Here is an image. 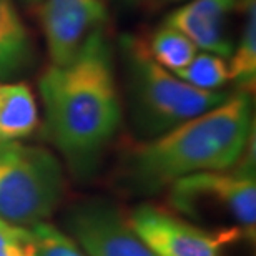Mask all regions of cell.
Listing matches in <instances>:
<instances>
[{
    "label": "cell",
    "instance_id": "9a60e30c",
    "mask_svg": "<svg viewBox=\"0 0 256 256\" xmlns=\"http://www.w3.org/2000/svg\"><path fill=\"white\" fill-rule=\"evenodd\" d=\"M32 256H86L75 240L47 222L27 226Z\"/></svg>",
    "mask_w": 256,
    "mask_h": 256
},
{
    "label": "cell",
    "instance_id": "9c48e42d",
    "mask_svg": "<svg viewBox=\"0 0 256 256\" xmlns=\"http://www.w3.org/2000/svg\"><path fill=\"white\" fill-rule=\"evenodd\" d=\"M234 5L236 0H190L173 10L166 24L180 30L196 48L228 58L234 45L224 34V24Z\"/></svg>",
    "mask_w": 256,
    "mask_h": 256
},
{
    "label": "cell",
    "instance_id": "4fadbf2b",
    "mask_svg": "<svg viewBox=\"0 0 256 256\" xmlns=\"http://www.w3.org/2000/svg\"><path fill=\"white\" fill-rule=\"evenodd\" d=\"M146 48L156 64L170 72L183 68L196 54V47L192 40L166 22L152 34Z\"/></svg>",
    "mask_w": 256,
    "mask_h": 256
},
{
    "label": "cell",
    "instance_id": "7c38bea8",
    "mask_svg": "<svg viewBox=\"0 0 256 256\" xmlns=\"http://www.w3.org/2000/svg\"><path fill=\"white\" fill-rule=\"evenodd\" d=\"M228 64L230 80L246 94L256 84V5L254 0H243V27L236 47H233Z\"/></svg>",
    "mask_w": 256,
    "mask_h": 256
},
{
    "label": "cell",
    "instance_id": "2e32d148",
    "mask_svg": "<svg viewBox=\"0 0 256 256\" xmlns=\"http://www.w3.org/2000/svg\"><path fill=\"white\" fill-rule=\"evenodd\" d=\"M0 256H32L27 226L0 218Z\"/></svg>",
    "mask_w": 256,
    "mask_h": 256
},
{
    "label": "cell",
    "instance_id": "52a82bcc",
    "mask_svg": "<svg viewBox=\"0 0 256 256\" xmlns=\"http://www.w3.org/2000/svg\"><path fill=\"white\" fill-rule=\"evenodd\" d=\"M128 220L156 256H218L222 244L232 242L153 204L138 206Z\"/></svg>",
    "mask_w": 256,
    "mask_h": 256
},
{
    "label": "cell",
    "instance_id": "ba28073f",
    "mask_svg": "<svg viewBox=\"0 0 256 256\" xmlns=\"http://www.w3.org/2000/svg\"><path fill=\"white\" fill-rule=\"evenodd\" d=\"M105 18L102 0H45L42 27L54 65L68 64Z\"/></svg>",
    "mask_w": 256,
    "mask_h": 256
},
{
    "label": "cell",
    "instance_id": "d6986e66",
    "mask_svg": "<svg viewBox=\"0 0 256 256\" xmlns=\"http://www.w3.org/2000/svg\"><path fill=\"white\" fill-rule=\"evenodd\" d=\"M172 2H180V0H172Z\"/></svg>",
    "mask_w": 256,
    "mask_h": 256
},
{
    "label": "cell",
    "instance_id": "e0dca14e",
    "mask_svg": "<svg viewBox=\"0 0 256 256\" xmlns=\"http://www.w3.org/2000/svg\"><path fill=\"white\" fill-rule=\"evenodd\" d=\"M7 143L8 142H5V140H2V138H0V152H2L5 146H7Z\"/></svg>",
    "mask_w": 256,
    "mask_h": 256
},
{
    "label": "cell",
    "instance_id": "5bb4252c",
    "mask_svg": "<svg viewBox=\"0 0 256 256\" xmlns=\"http://www.w3.org/2000/svg\"><path fill=\"white\" fill-rule=\"evenodd\" d=\"M173 74L188 85L202 90H220L230 82L226 60L210 52L194 54L188 65Z\"/></svg>",
    "mask_w": 256,
    "mask_h": 256
},
{
    "label": "cell",
    "instance_id": "ffe728a7",
    "mask_svg": "<svg viewBox=\"0 0 256 256\" xmlns=\"http://www.w3.org/2000/svg\"><path fill=\"white\" fill-rule=\"evenodd\" d=\"M130 2H136V0H130Z\"/></svg>",
    "mask_w": 256,
    "mask_h": 256
},
{
    "label": "cell",
    "instance_id": "7a4b0ae2",
    "mask_svg": "<svg viewBox=\"0 0 256 256\" xmlns=\"http://www.w3.org/2000/svg\"><path fill=\"white\" fill-rule=\"evenodd\" d=\"M253 135L250 94L240 92L136 145L124 158L122 173L130 190L156 193L192 173L233 168Z\"/></svg>",
    "mask_w": 256,
    "mask_h": 256
},
{
    "label": "cell",
    "instance_id": "5b68a950",
    "mask_svg": "<svg viewBox=\"0 0 256 256\" xmlns=\"http://www.w3.org/2000/svg\"><path fill=\"white\" fill-rule=\"evenodd\" d=\"M60 162L42 146L8 142L0 152V218L28 226L45 222L62 202Z\"/></svg>",
    "mask_w": 256,
    "mask_h": 256
},
{
    "label": "cell",
    "instance_id": "8fae6325",
    "mask_svg": "<svg viewBox=\"0 0 256 256\" xmlns=\"http://www.w3.org/2000/svg\"><path fill=\"white\" fill-rule=\"evenodd\" d=\"M38 124V110L32 88L24 82H0V138L17 142L28 136Z\"/></svg>",
    "mask_w": 256,
    "mask_h": 256
},
{
    "label": "cell",
    "instance_id": "30bf717a",
    "mask_svg": "<svg viewBox=\"0 0 256 256\" xmlns=\"http://www.w3.org/2000/svg\"><path fill=\"white\" fill-rule=\"evenodd\" d=\"M32 62V38L15 2L0 0V82L24 74Z\"/></svg>",
    "mask_w": 256,
    "mask_h": 256
},
{
    "label": "cell",
    "instance_id": "277c9868",
    "mask_svg": "<svg viewBox=\"0 0 256 256\" xmlns=\"http://www.w3.org/2000/svg\"><path fill=\"white\" fill-rule=\"evenodd\" d=\"M250 143L238 168L198 172L178 178L168 192V203L182 218L223 234L232 242L254 238L256 182L254 156H248Z\"/></svg>",
    "mask_w": 256,
    "mask_h": 256
},
{
    "label": "cell",
    "instance_id": "8992f818",
    "mask_svg": "<svg viewBox=\"0 0 256 256\" xmlns=\"http://www.w3.org/2000/svg\"><path fill=\"white\" fill-rule=\"evenodd\" d=\"M66 223L86 256H156L142 242L128 216L105 200L76 204Z\"/></svg>",
    "mask_w": 256,
    "mask_h": 256
},
{
    "label": "cell",
    "instance_id": "ac0fdd59",
    "mask_svg": "<svg viewBox=\"0 0 256 256\" xmlns=\"http://www.w3.org/2000/svg\"><path fill=\"white\" fill-rule=\"evenodd\" d=\"M24 2H27V4H37V2H42V0H24Z\"/></svg>",
    "mask_w": 256,
    "mask_h": 256
},
{
    "label": "cell",
    "instance_id": "3957f363",
    "mask_svg": "<svg viewBox=\"0 0 256 256\" xmlns=\"http://www.w3.org/2000/svg\"><path fill=\"white\" fill-rule=\"evenodd\" d=\"M120 48L133 124L138 133L148 140L204 114L230 96L226 92L202 90L178 78L153 60L146 42L135 35H124Z\"/></svg>",
    "mask_w": 256,
    "mask_h": 256
},
{
    "label": "cell",
    "instance_id": "6da1fadb",
    "mask_svg": "<svg viewBox=\"0 0 256 256\" xmlns=\"http://www.w3.org/2000/svg\"><path fill=\"white\" fill-rule=\"evenodd\" d=\"M47 133L75 173L90 172L122 124L114 54L96 30L65 65L40 76Z\"/></svg>",
    "mask_w": 256,
    "mask_h": 256
}]
</instances>
